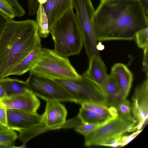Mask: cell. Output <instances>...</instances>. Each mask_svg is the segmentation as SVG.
I'll return each mask as SVG.
<instances>
[{
    "label": "cell",
    "mask_w": 148,
    "mask_h": 148,
    "mask_svg": "<svg viewBox=\"0 0 148 148\" xmlns=\"http://www.w3.org/2000/svg\"><path fill=\"white\" fill-rule=\"evenodd\" d=\"M97 41L132 40L148 27L140 0H101L93 17Z\"/></svg>",
    "instance_id": "1"
},
{
    "label": "cell",
    "mask_w": 148,
    "mask_h": 148,
    "mask_svg": "<svg viewBox=\"0 0 148 148\" xmlns=\"http://www.w3.org/2000/svg\"><path fill=\"white\" fill-rule=\"evenodd\" d=\"M41 45L36 21L9 19L0 40V78L11 70L33 50Z\"/></svg>",
    "instance_id": "2"
},
{
    "label": "cell",
    "mask_w": 148,
    "mask_h": 148,
    "mask_svg": "<svg viewBox=\"0 0 148 148\" xmlns=\"http://www.w3.org/2000/svg\"><path fill=\"white\" fill-rule=\"evenodd\" d=\"M73 8L68 10L49 30L54 41L55 51L67 57L79 54L83 44L81 29Z\"/></svg>",
    "instance_id": "3"
},
{
    "label": "cell",
    "mask_w": 148,
    "mask_h": 148,
    "mask_svg": "<svg viewBox=\"0 0 148 148\" xmlns=\"http://www.w3.org/2000/svg\"><path fill=\"white\" fill-rule=\"evenodd\" d=\"M42 53L30 73L51 78L77 79L80 75L67 57L62 56L54 50L42 48Z\"/></svg>",
    "instance_id": "4"
},
{
    "label": "cell",
    "mask_w": 148,
    "mask_h": 148,
    "mask_svg": "<svg viewBox=\"0 0 148 148\" xmlns=\"http://www.w3.org/2000/svg\"><path fill=\"white\" fill-rule=\"evenodd\" d=\"M51 79L62 86L76 103L91 102L107 106L101 87L84 73L77 79Z\"/></svg>",
    "instance_id": "5"
},
{
    "label": "cell",
    "mask_w": 148,
    "mask_h": 148,
    "mask_svg": "<svg viewBox=\"0 0 148 148\" xmlns=\"http://www.w3.org/2000/svg\"><path fill=\"white\" fill-rule=\"evenodd\" d=\"M9 129L19 132L17 137L23 145L37 134L47 130L42 122V115L19 110L7 109Z\"/></svg>",
    "instance_id": "6"
},
{
    "label": "cell",
    "mask_w": 148,
    "mask_h": 148,
    "mask_svg": "<svg viewBox=\"0 0 148 148\" xmlns=\"http://www.w3.org/2000/svg\"><path fill=\"white\" fill-rule=\"evenodd\" d=\"M76 11L86 52L89 59L93 55H100L94 27L95 10L91 0H72Z\"/></svg>",
    "instance_id": "7"
},
{
    "label": "cell",
    "mask_w": 148,
    "mask_h": 148,
    "mask_svg": "<svg viewBox=\"0 0 148 148\" xmlns=\"http://www.w3.org/2000/svg\"><path fill=\"white\" fill-rule=\"evenodd\" d=\"M136 120L118 116L102 125L85 137L86 146H101L105 142L119 138L127 132L135 131Z\"/></svg>",
    "instance_id": "8"
},
{
    "label": "cell",
    "mask_w": 148,
    "mask_h": 148,
    "mask_svg": "<svg viewBox=\"0 0 148 148\" xmlns=\"http://www.w3.org/2000/svg\"><path fill=\"white\" fill-rule=\"evenodd\" d=\"M30 90L45 101L75 103L73 97L60 85L51 78L30 73L26 81Z\"/></svg>",
    "instance_id": "9"
},
{
    "label": "cell",
    "mask_w": 148,
    "mask_h": 148,
    "mask_svg": "<svg viewBox=\"0 0 148 148\" xmlns=\"http://www.w3.org/2000/svg\"><path fill=\"white\" fill-rule=\"evenodd\" d=\"M132 111L134 119L136 121L135 131L141 130L148 119V79L136 87L132 98Z\"/></svg>",
    "instance_id": "10"
},
{
    "label": "cell",
    "mask_w": 148,
    "mask_h": 148,
    "mask_svg": "<svg viewBox=\"0 0 148 148\" xmlns=\"http://www.w3.org/2000/svg\"><path fill=\"white\" fill-rule=\"evenodd\" d=\"M37 97L30 91L24 93L7 96L0 100V103L6 109L36 113L40 105V101Z\"/></svg>",
    "instance_id": "11"
},
{
    "label": "cell",
    "mask_w": 148,
    "mask_h": 148,
    "mask_svg": "<svg viewBox=\"0 0 148 148\" xmlns=\"http://www.w3.org/2000/svg\"><path fill=\"white\" fill-rule=\"evenodd\" d=\"M46 101V106L42 117V123L47 130L61 127L66 122L67 114L66 108L60 101Z\"/></svg>",
    "instance_id": "12"
},
{
    "label": "cell",
    "mask_w": 148,
    "mask_h": 148,
    "mask_svg": "<svg viewBox=\"0 0 148 148\" xmlns=\"http://www.w3.org/2000/svg\"><path fill=\"white\" fill-rule=\"evenodd\" d=\"M43 5L48 20L49 31L65 13L73 7L72 0H47Z\"/></svg>",
    "instance_id": "13"
},
{
    "label": "cell",
    "mask_w": 148,
    "mask_h": 148,
    "mask_svg": "<svg viewBox=\"0 0 148 148\" xmlns=\"http://www.w3.org/2000/svg\"><path fill=\"white\" fill-rule=\"evenodd\" d=\"M110 74L116 80L124 98L126 99L133 81L132 73L126 65L119 63L112 67Z\"/></svg>",
    "instance_id": "14"
},
{
    "label": "cell",
    "mask_w": 148,
    "mask_h": 148,
    "mask_svg": "<svg viewBox=\"0 0 148 148\" xmlns=\"http://www.w3.org/2000/svg\"><path fill=\"white\" fill-rule=\"evenodd\" d=\"M101 87L108 107H116L126 99L124 98L116 80L110 74L108 75Z\"/></svg>",
    "instance_id": "15"
},
{
    "label": "cell",
    "mask_w": 148,
    "mask_h": 148,
    "mask_svg": "<svg viewBox=\"0 0 148 148\" xmlns=\"http://www.w3.org/2000/svg\"><path fill=\"white\" fill-rule=\"evenodd\" d=\"M89 60L88 68L84 73L90 77L101 87L108 75L106 66L100 55H93Z\"/></svg>",
    "instance_id": "16"
},
{
    "label": "cell",
    "mask_w": 148,
    "mask_h": 148,
    "mask_svg": "<svg viewBox=\"0 0 148 148\" xmlns=\"http://www.w3.org/2000/svg\"><path fill=\"white\" fill-rule=\"evenodd\" d=\"M42 53V45L36 48L15 66L10 75H20L30 71L36 63Z\"/></svg>",
    "instance_id": "17"
},
{
    "label": "cell",
    "mask_w": 148,
    "mask_h": 148,
    "mask_svg": "<svg viewBox=\"0 0 148 148\" xmlns=\"http://www.w3.org/2000/svg\"><path fill=\"white\" fill-rule=\"evenodd\" d=\"M0 84L7 96L24 93L31 91L26 82L8 77L0 79Z\"/></svg>",
    "instance_id": "18"
},
{
    "label": "cell",
    "mask_w": 148,
    "mask_h": 148,
    "mask_svg": "<svg viewBox=\"0 0 148 148\" xmlns=\"http://www.w3.org/2000/svg\"><path fill=\"white\" fill-rule=\"evenodd\" d=\"M36 22L38 34L40 38H45L49 35V25L47 17L43 4L39 3L37 11Z\"/></svg>",
    "instance_id": "19"
},
{
    "label": "cell",
    "mask_w": 148,
    "mask_h": 148,
    "mask_svg": "<svg viewBox=\"0 0 148 148\" xmlns=\"http://www.w3.org/2000/svg\"><path fill=\"white\" fill-rule=\"evenodd\" d=\"M77 117L83 124H103L110 120H106L93 111L82 107L80 109Z\"/></svg>",
    "instance_id": "20"
},
{
    "label": "cell",
    "mask_w": 148,
    "mask_h": 148,
    "mask_svg": "<svg viewBox=\"0 0 148 148\" xmlns=\"http://www.w3.org/2000/svg\"><path fill=\"white\" fill-rule=\"evenodd\" d=\"M82 107L93 111L107 120H110L113 118L109 112L108 107L98 103L85 102L81 105Z\"/></svg>",
    "instance_id": "21"
},
{
    "label": "cell",
    "mask_w": 148,
    "mask_h": 148,
    "mask_svg": "<svg viewBox=\"0 0 148 148\" xmlns=\"http://www.w3.org/2000/svg\"><path fill=\"white\" fill-rule=\"evenodd\" d=\"M17 136L15 131L10 129L0 132V147H12Z\"/></svg>",
    "instance_id": "22"
},
{
    "label": "cell",
    "mask_w": 148,
    "mask_h": 148,
    "mask_svg": "<svg viewBox=\"0 0 148 148\" xmlns=\"http://www.w3.org/2000/svg\"><path fill=\"white\" fill-rule=\"evenodd\" d=\"M116 107L119 116L128 120H135L132 115L131 105L128 100L126 99Z\"/></svg>",
    "instance_id": "23"
},
{
    "label": "cell",
    "mask_w": 148,
    "mask_h": 148,
    "mask_svg": "<svg viewBox=\"0 0 148 148\" xmlns=\"http://www.w3.org/2000/svg\"><path fill=\"white\" fill-rule=\"evenodd\" d=\"M135 38L137 44L140 48L143 49L148 47V27L138 31Z\"/></svg>",
    "instance_id": "24"
},
{
    "label": "cell",
    "mask_w": 148,
    "mask_h": 148,
    "mask_svg": "<svg viewBox=\"0 0 148 148\" xmlns=\"http://www.w3.org/2000/svg\"><path fill=\"white\" fill-rule=\"evenodd\" d=\"M0 11L10 19L16 16L14 10L7 0H0Z\"/></svg>",
    "instance_id": "25"
},
{
    "label": "cell",
    "mask_w": 148,
    "mask_h": 148,
    "mask_svg": "<svg viewBox=\"0 0 148 148\" xmlns=\"http://www.w3.org/2000/svg\"><path fill=\"white\" fill-rule=\"evenodd\" d=\"M103 124H82L76 127L75 130L85 137Z\"/></svg>",
    "instance_id": "26"
},
{
    "label": "cell",
    "mask_w": 148,
    "mask_h": 148,
    "mask_svg": "<svg viewBox=\"0 0 148 148\" xmlns=\"http://www.w3.org/2000/svg\"><path fill=\"white\" fill-rule=\"evenodd\" d=\"M143 130H138L131 135L123 136L116 139L117 147H121L125 146L135 138Z\"/></svg>",
    "instance_id": "27"
},
{
    "label": "cell",
    "mask_w": 148,
    "mask_h": 148,
    "mask_svg": "<svg viewBox=\"0 0 148 148\" xmlns=\"http://www.w3.org/2000/svg\"><path fill=\"white\" fill-rule=\"evenodd\" d=\"M11 5L15 12L16 16L21 17L23 16L25 12L17 0H7Z\"/></svg>",
    "instance_id": "28"
},
{
    "label": "cell",
    "mask_w": 148,
    "mask_h": 148,
    "mask_svg": "<svg viewBox=\"0 0 148 148\" xmlns=\"http://www.w3.org/2000/svg\"><path fill=\"white\" fill-rule=\"evenodd\" d=\"M29 12L28 14L30 16H34L36 14L39 4L37 0H27Z\"/></svg>",
    "instance_id": "29"
},
{
    "label": "cell",
    "mask_w": 148,
    "mask_h": 148,
    "mask_svg": "<svg viewBox=\"0 0 148 148\" xmlns=\"http://www.w3.org/2000/svg\"><path fill=\"white\" fill-rule=\"evenodd\" d=\"M0 124L9 128L8 125L7 109L3 107L0 103Z\"/></svg>",
    "instance_id": "30"
},
{
    "label": "cell",
    "mask_w": 148,
    "mask_h": 148,
    "mask_svg": "<svg viewBox=\"0 0 148 148\" xmlns=\"http://www.w3.org/2000/svg\"><path fill=\"white\" fill-rule=\"evenodd\" d=\"M9 19L0 11V40Z\"/></svg>",
    "instance_id": "31"
},
{
    "label": "cell",
    "mask_w": 148,
    "mask_h": 148,
    "mask_svg": "<svg viewBox=\"0 0 148 148\" xmlns=\"http://www.w3.org/2000/svg\"><path fill=\"white\" fill-rule=\"evenodd\" d=\"M148 47L143 49L144 55L143 59V69L144 71L146 73L147 76H148Z\"/></svg>",
    "instance_id": "32"
},
{
    "label": "cell",
    "mask_w": 148,
    "mask_h": 148,
    "mask_svg": "<svg viewBox=\"0 0 148 148\" xmlns=\"http://www.w3.org/2000/svg\"><path fill=\"white\" fill-rule=\"evenodd\" d=\"M108 110L110 113L113 118H115L119 116L116 107L113 106L109 107Z\"/></svg>",
    "instance_id": "33"
},
{
    "label": "cell",
    "mask_w": 148,
    "mask_h": 148,
    "mask_svg": "<svg viewBox=\"0 0 148 148\" xmlns=\"http://www.w3.org/2000/svg\"><path fill=\"white\" fill-rule=\"evenodd\" d=\"M146 15L148 16V0H140Z\"/></svg>",
    "instance_id": "34"
},
{
    "label": "cell",
    "mask_w": 148,
    "mask_h": 148,
    "mask_svg": "<svg viewBox=\"0 0 148 148\" xmlns=\"http://www.w3.org/2000/svg\"><path fill=\"white\" fill-rule=\"evenodd\" d=\"M7 97L4 90L0 84V100Z\"/></svg>",
    "instance_id": "35"
},
{
    "label": "cell",
    "mask_w": 148,
    "mask_h": 148,
    "mask_svg": "<svg viewBox=\"0 0 148 148\" xmlns=\"http://www.w3.org/2000/svg\"><path fill=\"white\" fill-rule=\"evenodd\" d=\"M9 128L5 127L0 124V132L3 131L10 129Z\"/></svg>",
    "instance_id": "36"
},
{
    "label": "cell",
    "mask_w": 148,
    "mask_h": 148,
    "mask_svg": "<svg viewBox=\"0 0 148 148\" xmlns=\"http://www.w3.org/2000/svg\"><path fill=\"white\" fill-rule=\"evenodd\" d=\"M47 0H37L38 2L40 4H43L45 3Z\"/></svg>",
    "instance_id": "37"
}]
</instances>
